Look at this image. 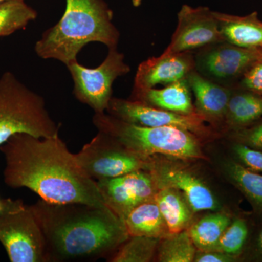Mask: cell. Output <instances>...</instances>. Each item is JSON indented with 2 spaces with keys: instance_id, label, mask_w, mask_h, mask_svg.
<instances>
[{
  "instance_id": "cell-1",
  "label": "cell",
  "mask_w": 262,
  "mask_h": 262,
  "mask_svg": "<svg viewBox=\"0 0 262 262\" xmlns=\"http://www.w3.org/2000/svg\"><path fill=\"white\" fill-rule=\"evenodd\" d=\"M0 151L5 158L3 177L8 187L27 188L49 203L108 208L96 181L82 170L59 136L15 134L0 146Z\"/></svg>"
},
{
  "instance_id": "cell-2",
  "label": "cell",
  "mask_w": 262,
  "mask_h": 262,
  "mask_svg": "<svg viewBox=\"0 0 262 262\" xmlns=\"http://www.w3.org/2000/svg\"><path fill=\"white\" fill-rule=\"evenodd\" d=\"M31 208L44 234L51 261L99 258L129 238L123 222L108 208L42 199Z\"/></svg>"
},
{
  "instance_id": "cell-3",
  "label": "cell",
  "mask_w": 262,
  "mask_h": 262,
  "mask_svg": "<svg viewBox=\"0 0 262 262\" xmlns=\"http://www.w3.org/2000/svg\"><path fill=\"white\" fill-rule=\"evenodd\" d=\"M113 19V11L103 0H67L63 16L45 31L34 51L43 59L67 65L77 60L89 43H102L108 49L117 48L120 32Z\"/></svg>"
},
{
  "instance_id": "cell-4",
  "label": "cell",
  "mask_w": 262,
  "mask_h": 262,
  "mask_svg": "<svg viewBox=\"0 0 262 262\" xmlns=\"http://www.w3.org/2000/svg\"><path fill=\"white\" fill-rule=\"evenodd\" d=\"M93 123L136 155L149 159L155 155L178 159H203L198 137L179 127H146L129 123L103 113H95Z\"/></svg>"
},
{
  "instance_id": "cell-5",
  "label": "cell",
  "mask_w": 262,
  "mask_h": 262,
  "mask_svg": "<svg viewBox=\"0 0 262 262\" xmlns=\"http://www.w3.org/2000/svg\"><path fill=\"white\" fill-rule=\"evenodd\" d=\"M58 131L44 98L12 72H5L0 77V146L15 134L48 138L58 135Z\"/></svg>"
},
{
  "instance_id": "cell-6",
  "label": "cell",
  "mask_w": 262,
  "mask_h": 262,
  "mask_svg": "<svg viewBox=\"0 0 262 262\" xmlns=\"http://www.w3.org/2000/svg\"><path fill=\"white\" fill-rule=\"evenodd\" d=\"M0 243L11 262L50 261L47 244L30 206L22 200H3Z\"/></svg>"
},
{
  "instance_id": "cell-7",
  "label": "cell",
  "mask_w": 262,
  "mask_h": 262,
  "mask_svg": "<svg viewBox=\"0 0 262 262\" xmlns=\"http://www.w3.org/2000/svg\"><path fill=\"white\" fill-rule=\"evenodd\" d=\"M75 157L82 170L95 181L148 170L151 166L149 159L133 152L115 138L101 131H98Z\"/></svg>"
},
{
  "instance_id": "cell-8",
  "label": "cell",
  "mask_w": 262,
  "mask_h": 262,
  "mask_svg": "<svg viewBox=\"0 0 262 262\" xmlns=\"http://www.w3.org/2000/svg\"><path fill=\"white\" fill-rule=\"evenodd\" d=\"M66 66L73 80L76 98L94 110L95 113L107 110L113 98L114 82L130 71L125 56L117 48L108 49L107 56L96 68H87L77 60Z\"/></svg>"
},
{
  "instance_id": "cell-9",
  "label": "cell",
  "mask_w": 262,
  "mask_h": 262,
  "mask_svg": "<svg viewBox=\"0 0 262 262\" xmlns=\"http://www.w3.org/2000/svg\"><path fill=\"white\" fill-rule=\"evenodd\" d=\"M196 70L217 83L232 88L239 77L262 59V48L238 47L227 42L200 49Z\"/></svg>"
},
{
  "instance_id": "cell-10",
  "label": "cell",
  "mask_w": 262,
  "mask_h": 262,
  "mask_svg": "<svg viewBox=\"0 0 262 262\" xmlns=\"http://www.w3.org/2000/svg\"><path fill=\"white\" fill-rule=\"evenodd\" d=\"M225 42L214 11L185 5L179 12L177 29L164 53L192 52Z\"/></svg>"
},
{
  "instance_id": "cell-11",
  "label": "cell",
  "mask_w": 262,
  "mask_h": 262,
  "mask_svg": "<svg viewBox=\"0 0 262 262\" xmlns=\"http://www.w3.org/2000/svg\"><path fill=\"white\" fill-rule=\"evenodd\" d=\"M106 112L117 119L146 127L170 126L184 129L198 137L209 136L211 130L201 115H182L146 105L135 100L112 98Z\"/></svg>"
},
{
  "instance_id": "cell-12",
  "label": "cell",
  "mask_w": 262,
  "mask_h": 262,
  "mask_svg": "<svg viewBox=\"0 0 262 262\" xmlns=\"http://www.w3.org/2000/svg\"><path fill=\"white\" fill-rule=\"evenodd\" d=\"M96 183L106 206L122 222L135 207L154 199L158 191L152 175L146 170Z\"/></svg>"
},
{
  "instance_id": "cell-13",
  "label": "cell",
  "mask_w": 262,
  "mask_h": 262,
  "mask_svg": "<svg viewBox=\"0 0 262 262\" xmlns=\"http://www.w3.org/2000/svg\"><path fill=\"white\" fill-rule=\"evenodd\" d=\"M196 70L195 56L192 52L165 53L141 62L134 79L133 94L154 89L158 84L167 85L186 79Z\"/></svg>"
},
{
  "instance_id": "cell-14",
  "label": "cell",
  "mask_w": 262,
  "mask_h": 262,
  "mask_svg": "<svg viewBox=\"0 0 262 262\" xmlns=\"http://www.w3.org/2000/svg\"><path fill=\"white\" fill-rule=\"evenodd\" d=\"M187 80L195 97L196 113L213 125L225 124L232 88L217 83L194 70Z\"/></svg>"
},
{
  "instance_id": "cell-15",
  "label": "cell",
  "mask_w": 262,
  "mask_h": 262,
  "mask_svg": "<svg viewBox=\"0 0 262 262\" xmlns=\"http://www.w3.org/2000/svg\"><path fill=\"white\" fill-rule=\"evenodd\" d=\"M151 172L157 187H168L182 191L192 211H214L218 203L204 183L187 170L176 168H160Z\"/></svg>"
},
{
  "instance_id": "cell-16",
  "label": "cell",
  "mask_w": 262,
  "mask_h": 262,
  "mask_svg": "<svg viewBox=\"0 0 262 262\" xmlns=\"http://www.w3.org/2000/svg\"><path fill=\"white\" fill-rule=\"evenodd\" d=\"M135 101L182 115H196L187 78L167 84L163 89H151L133 94Z\"/></svg>"
},
{
  "instance_id": "cell-17",
  "label": "cell",
  "mask_w": 262,
  "mask_h": 262,
  "mask_svg": "<svg viewBox=\"0 0 262 262\" xmlns=\"http://www.w3.org/2000/svg\"><path fill=\"white\" fill-rule=\"evenodd\" d=\"M226 42L238 47L262 48V20L257 12L244 16L214 12Z\"/></svg>"
},
{
  "instance_id": "cell-18",
  "label": "cell",
  "mask_w": 262,
  "mask_h": 262,
  "mask_svg": "<svg viewBox=\"0 0 262 262\" xmlns=\"http://www.w3.org/2000/svg\"><path fill=\"white\" fill-rule=\"evenodd\" d=\"M129 237L146 236L162 239L170 234L154 199L135 207L123 220Z\"/></svg>"
},
{
  "instance_id": "cell-19",
  "label": "cell",
  "mask_w": 262,
  "mask_h": 262,
  "mask_svg": "<svg viewBox=\"0 0 262 262\" xmlns=\"http://www.w3.org/2000/svg\"><path fill=\"white\" fill-rule=\"evenodd\" d=\"M224 125L230 130L251 125L262 118V96L232 88Z\"/></svg>"
},
{
  "instance_id": "cell-20",
  "label": "cell",
  "mask_w": 262,
  "mask_h": 262,
  "mask_svg": "<svg viewBox=\"0 0 262 262\" xmlns=\"http://www.w3.org/2000/svg\"><path fill=\"white\" fill-rule=\"evenodd\" d=\"M154 201L159 207L170 233L185 230L192 217V209L177 189L159 187Z\"/></svg>"
},
{
  "instance_id": "cell-21",
  "label": "cell",
  "mask_w": 262,
  "mask_h": 262,
  "mask_svg": "<svg viewBox=\"0 0 262 262\" xmlns=\"http://www.w3.org/2000/svg\"><path fill=\"white\" fill-rule=\"evenodd\" d=\"M230 223L228 215L213 213L198 221L188 232L199 251H211Z\"/></svg>"
},
{
  "instance_id": "cell-22",
  "label": "cell",
  "mask_w": 262,
  "mask_h": 262,
  "mask_svg": "<svg viewBox=\"0 0 262 262\" xmlns=\"http://www.w3.org/2000/svg\"><path fill=\"white\" fill-rule=\"evenodd\" d=\"M158 259L162 262L194 261L196 248L188 230L170 233L160 241Z\"/></svg>"
},
{
  "instance_id": "cell-23",
  "label": "cell",
  "mask_w": 262,
  "mask_h": 262,
  "mask_svg": "<svg viewBox=\"0 0 262 262\" xmlns=\"http://www.w3.org/2000/svg\"><path fill=\"white\" fill-rule=\"evenodd\" d=\"M37 17V11L23 0H10L0 3V37L9 36L25 28Z\"/></svg>"
},
{
  "instance_id": "cell-24",
  "label": "cell",
  "mask_w": 262,
  "mask_h": 262,
  "mask_svg": "<svg viewBox=\"0 0 262 262\" xmlns=\"http://www.w3.org/2000/svg\"><path fill=\"white\" fill-rule=\"evenodd\" d=\"M229 178L250 201L262 208V174L253 171L237 162L227 167Z\"/></svg>"
},
{
  "instance_id": "cell-25",
  "label": "cell",
  "mask_w": 262,
  "mask_h": 262,
  "mask_svg": "<svg viewBox=\"0 0 262 262\" xmlns=\"http://www.w3.org/2000/svg\"><path fill=\"white\" fill-rule=\"evenodd\" d=\"M161 239L146 236H132L112 258L113 262L151 261Z\"/></svg>"
},
{
  "instance_id": "cell-26",
  "label": "cell",
  "mask_w": 262,
  "mask_h": 262,
  "mask_svg": "<svg viewBox=\"0 0 262 262\" xmlns=\"http://www.w3.org/2000/svg\"><path fill=\"white\" fill-rule=\"evenodd\" d=\"M248 235V228L246 221L237 219L229 224L211 251H219L236 258L242 252Z\"/></svg>"
},
{
  "instance_id": "cell-27",
  "label": "cell",
  "mask_w": 262,
  "mask_h": 262,
  "mask_svg": "<svg viewBox=\"0 0 262 262\" xmlns=\"http://www.w3.org/2000/svg\"><path fill=\"white\" fill-rule=\"evenodd\" d=\"M237 143L262 151V118L248 126L231 130Z\"/></svg>"
},
{
  "instance_id": "cell-28",
  "label": "cell",
  "mask_w": 262,
  "mask_h": 262,
  "mask_svg": "<svg viewBox=\"0 0 262 262\" xmlns=\"http://www.w3.org/2000/svg\"><path fill=\"white\" fill-rule=\"evenodd\" d=\"M232 88H239L262 96V59L250 67Z\"/></svg>"
},
{
  "instance_id": "cell-29",
  "label": "cell",
  "mask_w": 262,
  "mask_h": 262,
  "mask_svg": "<svg viewBox=\"0 0 262 262\" xmlns=\"http://www.w3.org/2000/svg\"><path fill=\"white\" fill-rule=\"evenodd\" d=\"M234 150L243 165L253 171L262 173V151L239 143L234 146Z\"/></svg>"
},
{
  "instance_id": "cell-30",
  "label": "cell",
  "mask_w": 262,
  "mask_h": 262,
  "mask_svg": "<svg viewBox=\"0 0 262 262\" xmlns=\"http://www.w3.org/2000/svg\"><path fill=\"white\" fill-rule=\"evenodd\" d=\"M236 258L229 255L215 251H199L196 253L194 261L196 262H229Z\"/></svg>"
},
{
  "instance_id": "cell-31",
  "label": "cell",
  "mask_w": 262,
  "mask_h": 262,
  "mask_svg": "<svg viewBox=\"0 0 262 262\" xmlns=\"http://www.w3.org/2000/svg\"><path fill=\"white\" fill-rule=\"evenodd\" d=\"M256 249L258 256L262 258V228L258 234L257 239H256Z\"/></svg>"
},
{
  "instance_id": "cell-32",
  "label": "cell",
  "mask_w": 262,
  "mask_h": 262,
  "mask_svg": "<svg viewBox=\"0 0 262 262\" xmlns=\"http://www.w3.org/2000/svg\"><path fill=\"white\" fill-rule=\"evenodd\" d=\"M142 0H133V5L134 7L137 8V7L140 6Z\"/></svg>"
},
{
  "instance_id": "cell-33",
  "label": "cell",
  "mask_w": 262,
  "mask_h": 262,
  "mask_svg": "<svg viewBox=\"0 0 262 262\" xmlns=\"http://www.w3.org/2000/svg\"><path fill=\"white\" fill-rule=\"evenodd\" d=\"M2 208H3V200H0V211H1Z\"/></svg>"
},
{
  "instance_id": "cell-34",
  "label": "cell",
  "mask_w": 262,
  "mask_h": 262,
  "mask_svg": "<svg viewBox=\"0 0 262 262\" xmlns=\"http://www.w3.org/2000/svg\"><path fill=\"white\" fill-rule=\"evenodd\" d=\"M6 1H10V0H0V3H4V2H6ZM23 1H24V0H23Z\"/></svg>"
}]
</instances>
